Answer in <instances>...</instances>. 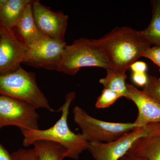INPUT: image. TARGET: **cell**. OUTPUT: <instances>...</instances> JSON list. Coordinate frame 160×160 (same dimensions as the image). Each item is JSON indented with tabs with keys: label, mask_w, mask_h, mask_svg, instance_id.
Returning a JSON list of instances; mask_svg holds the SVG:
<instances>
[{
	"label": "cell",
	"mask_w": 160,
	"mask_h": 160,
	"mask_svg": "<svg viewBox=\"0 0 160 160\" xmlns=\"http://www.w3.org/2000/svg\"><path fill=\"white\" fill-rule=\"evenodd\" d=\"M132 79L135 84L138 86L144 87L148 82V76L146 73L132 72Z\"/></svg>",
	"instance_id": "7402d4cb"
},
{
	"label": "cell",
	"mask_w": 160,
	"mask_h": 160,
	"mask_svg": "<svg viewBox=\"0 0 160 160\" xmlns=\"http://www.w3.org/2000/svg\"><path fill=\"white\" fill-rule=\"evenodd\" d=\"M66 42L45 38L29 47L24 64L47 70H57L59 65Z\"/></svg>",
	"instance_id": "ba28073f"
},
{
	"label": "cell",
	"mask_w": 160,
	"mask_h": 160,
	"mask_svg": "<svg viewBox=\"0 0 160 160\" xmlns=\"http://www.w3.org/2000/svg\"><path fill=\"white\" fill-rule=\"evenodd\" d=\"M143 92L160 104V78L148 77V82L143 87Z\"/></svg>",
	"instance_id": "d6986e66"
},
{
	"label": "cell",
	"mask_w": 160,
	"mask_h": 160,
	"mask_svg": "<svg viewBox=\"0 0 160 160\" xmlns=\"http://www.w3.org/2000/svg\"><path fill=\"white\" fill-rule=\"evenodd\" d=\"M120 160H142L141 159L138 158L136 157L133 156L127 153L125 156L123 157L122 158H121Z\"/></svg>",
	"instance_id": "d4e9b609"
},
{
	"label": "cell",
	"mask_w": 160,
	"mask_h": 160,
	"mask_svg": "<svg viewBox=\"0 0 160 160\" xmlns=\"http://www.w3.org/2000/svg\"><path fill=\"white\" fill-rule=\"evenodd\" d=\"M39 160H63L68 158V151L59 143L39 140L32 144Z\"/></svg>",
	"instance_id": "9a60e30c"
},
{
	"label": "cell",
	"mask_w": 160,
	"mask_h": 160,
	"mask_svg": "<svg viewBox=\"0 0 160 160\" xmlns=\"http://www.w3.org/2000/svg\"><path fill=\"white\" fill-rule=\"evenodd\" d=\"M32 10L35 22L42 34L49 38L65 42L68 16L52 11L38 0L33 1Z\"/></svg>",
	"instance_id": "30bf717a"
},
{
	"label": "cell",
	"mask_w": 160,
	"mask_h": 160,
	"mask_svg": "<svg viewBox=\"0 0 160 160\" xmlns=\"http://www.w3.org/2000/svg\"><path fill=\"white\" fill-rule=\"evenodd\" d=\"M0 160H12L11 154L0 143Z\"/></svg>",
	"instance_id": "cb8c5ba5"
},
{
	"label": "cell",
	"mask_w": 160,
	"mask_h": 160,
	"mask_svg": "<svg viewBox=\"0 0 160 160\" xmlns=\"http://www.w3.org/2000/svg\"><path fill=\"white\" fill-rule=\"evenodd\" d=\"M124 98L132 101L138 109L136 120L133 122L139 128L152 123H160V104L131 84H127Z\"/></svg>",
	"instance_id": "8fae6325"
},
{
	"label": "cell",
	"mask_w": 160,
	"mask_h": 160,
	"mask_svg": "<svg viewBox=\"0 0 160 160\" xmlns=\"http://www.w3.org/2000/svg\"><path fill=\"white\" fill-rule=\"evenodd\" d=\"M72 112L75 122L89 143L112 142L139 128L134 122H111L98 119L78 106L74 107Z\"/></svg>",
	"instance_id": "5b68a950"
},
{
	"label": "cell",
	"mask_w": 160,
	"mask_h": 160,
	"mask_svg": "<svg viewBox=\"0 0 160 160\" xmlns=\"http://www.w3.org/2000/svg\"><path fill=\"white\" fill-rule=\"evenodd\" d=\"M1 23H0V38H1Z\"/></svg>",
	"instance_id": "484cf974"
},
{
	"label": "cell",
	"mask_w": 160,
	"mask_h": 160,
	"mask_svg": "<svg viewBox=\"0 0 160 160\" xmlns=\"http://www.w3.org/2000/svg\"><path fill=\"white\" fill-rule=\"evenodd\" d=\"M148 132L147 126L141 127L112 142L89 143L87 149L95 160H120L128 153L135 142Z\"/></svg>",
	"instance_id": "9c48e42d"
},
{
	"label": "cell",
	"mask_w": 160,
	"mask_h": 160,
	"mask_svg": "<svg viewBox=\"0 0 160 160\" xmlns=\"http://www.w3.org/2000/svg\"><path fill=\"white\" fill-rule=\"evenodd\" d=\"M28 4L16 26L13 29L18 38L29 46L45 38L38 29L35 22L32 10V3Z\"/></svg>",
	"instance_id": "4fadbf2b"
},
{
	"label": "cell",
	"mask_w": 160,
	"mask_h": 160,
	"mask_svg": "<svg viewBox=\"0 0 160 160\" xmlns=\"http://www.w3.org/2000/svg\"><path fill=\"white\" fill-rule=\"evenodd\" d=\"M146 126L148 134L138 139L127 153L142 160H160V123Z\"/></svg>",
	"instance_id": "7c38bea8"
},
{
	"label": "cell",
	"mask_w": 160,
	"mask_h": 160,
	"mask_svg": "<svg viewBox=\"0 0 160 160\" xmlns=\"http://www.w3.org/2000/svg\"><path fill=\"white\" fill-rule=\"evenodd\" d=\"M95 42L103 49L111 69L126 72L149 48L150 43L141 31L130 27H116Z\"/></svg>",
	"instance_id": "6da1fadb"
},
{
	"label": "cell",
	"mask_w": 160,
	"mask_h": 160,
	"mask_svg": "<svg viewBox=\"0 0 160 160\" xmlns=\"http://www.w3.org/2000/svg\"><path fill=\"white\" fill-rule=\"evenodd\" d=\"M86 67L111 69L105 52L94 39L81 38L71 45H66L56 71L74 75L81 68Z\"/></svg>",
	"instance_id": "3957f363"
},
{
	"label": "cell",
	"mask_w": 160,
	"mask_h": 160,
	"mask_svg": "<svg viewBox=\"0 0 160 160\" xmlns=\"http://www.w3.org/2000/svg\"><path fill=\"white\" fill-rule=\"evenodd\" d=\"M37 109L25 101L0 96V129L9 126H17L20 130L39 129Z\"/></svg>",
	"instance_id": "8992f818"
},
{
	"label": "cell",
	"mask_w": 160,
	"mask_h": 160,
	"mask_svg": "<svg viewBox=\"0 0 160 160\" xmlns=\"http://www.w3.org/2000/svg\"><path fill=\"white\" fill-rule=\"evenodd\" d=\"M123 97L122 95L106 88H104L102 93L98 98L95 104L97 109H105L113 105L117 100Z\"/></svg>",
	"instance_id": "ac0fdd59"
},
{
	"label": "cell",
	"mask_w": 160,
	"mask_h": 160,
	"mask_svg": "<svg viewBox=\"0 0 160 160\" xmlns=\"http://www.w3.org/2000/svg\"><path fill=\"white\" fill-rule=\"evenodd\" d=\"M0 74L15 71L27 58L29 47L16 35L13 29L1 24Z\"/></svg>",
	"instance_id": "52a82bcc"
},
{
	"label": "cell",
	"mask_w": 160,
	"mask_h": 160,
	"mask_svg": "<svg viewBox=\"0 0 160 160\" xmlns=\"http://www.w3.org/2000/svg\"><path fill=\"white\" fill-rule=\"evenodd\" d=\"M12 160H39L34 148L20 149L11 154Z\"/></svg>",
	"instance_id": "ffe728a7"
},
{
	"label": "cell",
	"mask_w": 160,
	"mask_h": 160,
	"mask_svg": "<svg viewBox=\"0 0 160 160\" xmlns=\"http://www.w3.org/2000/svg\"><path fill=\"white\" fill-rule=\"evenodd\" d=\"M106 72V76L100 79L99 82L104 88L118 92L124 97L127 92L126 72H118L112 69H108Z\"/></svg>",
	"instance_id": "e0dca14e"
},
{
	"label": "cell",
	"mask_w": 160,
	"mask_h": 160,
	"mask_svg": "<svg viewBox=\"0 0 160 160\" xmlns=\"http://www.w3.org/2000/svg\"><path fill=\"white\" fill-rule=\"evenodd\" d=\"M132 72L146 73L147 70V64L142 61H136L130 67Z\"/></svg>",
	"instance_id": "603a6c76"
},
{
	"label": "cell",
	"mask_w": 160,
	"mask_h": 160,
	"mask_svg": "<svg viewBox=\"0 0 160 160\" xmlns=\"http://www.w3.org/2000/svg\"><path fill=\"white\" fill-rule=\"evenodd\" d=\"M31 0H0V23L13 29Z\"/></svg>",
	"instance_id": "5bb4252c"
},
{
	"label": "cell",
	"mask_w": 160,
	"mask_h": 160,
	"mask_svg": "<svg viewBox=\"0 0 160 160\" xmlns=\"http://www.w3.org/2000/svg\"><path fill=\"white\" fill-rule=\"evenodd\" d=\"M152 18L146 29L141 30V34L150 45L160 47V0L153 1Z\"/></svg>",
	"instance_id": "2e32d148"
},
{
	"label": "cell",
	"mask_w": 160,
	"mask_h": 160,
	"mask_svg": "<svg viewBox=\"0 0 160 160\" xmlns=\"http://www.w3.org/2000/svg\"><path fill=\"white\" fill-rule=\"evenodd\" d=\"M0 96L25 101L37 109L54 111L38 86L34 73L26 71L21 66L10 73L0 74Z\"/></svg>",
	"instance_id": "277c9868"
},
{
	"label": "cell",
	"mask_w": 160,
	"mask_h": 160,
	"mask_svg": "<svg viewBox=\"0 0 160 160\" xmlns=\"http://www.w3.org/2000/svg\"><path fill=\"white\" fill-rule=\"evenodd\" d=\"M142 57L152 61L160 68V47L154 46L150 47L143 54Z\"/></svg>",
	"instance_id": "44dd1931"
},
{
	"label": "cell",
	"mask_w": 160,
	"mask_h": 160,
	"mask_svg": "<svg viewBox=\"0 0 160 160\" xmlns=\"http://www.w3.org/2000/svg\"><path fill=\"white\" fill-rule=\"evenodd\" d=\"M75 97V92L66 95L65 103L58 110L62 112L61 118L53 126L44 130H21L24 137L23 146L28 147L39 140L51 141L64 146L68 150V158L78 159L80 155L87 149L89 142L82 133L72 132L68 126L69 107Z\"/></svg>",
	"instance_id": "7a4b0ae2"
},
{
	"label": "cell",
	"mask_w": 160,
	"mask_h": 160,
	"mask_svg": "<svg viewBox=\"0 0 160 160\" xmlns=\"http://www.w3.org/2000/svg\"><path fill=\"white\" fill-rule=\"evenodd\" d=\"M159 72H160V68H159Z\"/></svg>",
	"instance_id": "4316f807"
}]
</instances>
